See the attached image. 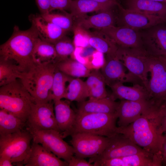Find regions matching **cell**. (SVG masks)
<instances>
[{
	"label": "cell",
	"instance_id": "1",
	"mask_svg": "<svg viewBox=\"0 0 166 166\" xmlns=\"http://www.w3.org/2000/svg\"><path fill=\"white\" fill-rule=\"evenodd\" d=\"M160 106L153 104L127 126L117 127V133L123 134L149 153L155 154L161 152L164 137Z\"/></svg>",
	"mask_w": 166,
	"mask_h": 166
},
{
	"label": "cell",
	"instance_id": "2",
	"mask_svg": "<svg viewBox=\"0 0 166 166\" xmlns=\"http://www.w3.org/2000/svg\"><path fill=\"white\" fill-rule=\"evenodd\" d=\"M39 38L37 32L32 26L24 30L15 26L11 37L0 45V58L13 62L24 73L26 72L35 64L32 53Z\"/></svg>",
	"mask_w": 166,
	"mask_h": 166
},
{
	"label": "cell",
	"instance_id": "3",
	"mask_svg": "<svg viewBox=\"0 0 166 166\" xmlns=\"http://www.w3.org/2000/svg\"><path fill=\"white\" fill-rule=\"evenodd\" d=\"M56 63L35 64L24 73L20 80L35 103L53 101L52 87Z\"/></svg>",
	"mask_w": 166,
	"mask_h": 166
},
{
	"label": "cell",
	"instance_id": "4",
	"mask_svg": "<svg viewBox=\"0 0 166 166\" xmlns=\"http://www.w3.org/2000/svg\"><path fill=\"white\" fill-rule=\"evenodd\" d=\"M34 102L30 94L19 79L0 86V108L27 121Z\"/></svg>",
	"mask_w": 166,
	"mask_h": 166
},
{
	"label": "cell",
	"instance_id": "5",
	"mask_svg": "<svg viewBox=\"0 0 166 166\" xmlns=\"http://www.w3.org/2000/svg\"><path fill=\"white\" fill-rule=\"evenodd\" d=\"M75 124L69 135L85 132L110 138L117 133L116 113H76Z\"/></svg>",
	"mask_w": 166,
	"mask_h": 166
},
{
	"label": "cell",
	"instance_id": "6",
	"mask_svg": "<svg viewBox=\"0 0 166 166\" xmlns=\"http://www.w3.org/2000/svg\"><path fill=\"white\" fill-rule=\"evenodd\" d=\"M33 137L26 128L8 134L0 135V156L9 157L13 163L23 165L30 150Z\"/></svg>",
	"mask_w": 166,
	"mask_h": 166
},
{
	"label": "cell",
	"instance_id": "7",
	"mask_svg": "<svg viewBox=\"0 0 166 166\" xmlns=\"http://www.w3.org/2000/svg\"><path fill=\"white\" fill-rule=\"evenodd\" d=\"M150 78L146 87L149 99L160 106L166 101V62L160 56L149 55Z\"/></svg>",
	"mask_w": 166,
	"mask_h": 166
},
{
	"label": "cell",
	"instance_id": "8",
	"mask_svg": "<svg viewBox=\"0 0 166 166\" xmlns=\"http://www.w3.org/2000/svg\"><path fill=\"white\" fill-rule=\"evenodd\" d=\"M116 57L128 72L142 81L146 88L148 80L149 55L145 50L119 46Z\"/></svg>",
	"mask_w": 166,
	"mask_h": 166
},
{
	"label": "cell",
	"instance_id": "9",
	"mask_svg": "<svg viewBox=\"0 0 166 166\" xmlns=\"http://www.w3.org/2000/svg\"><path fill=\"white\" fill-rule=\"evenodd\" d=\"M33 142L41 144L57 157L69 162L74 154L73 146L63 140L61 132L54 129L32 130Z\"/></svg>",
	"mask_w": 166,
	"mask_h": 166
},
{
	"label": "cell",
	"instance_id": "10",
	"mask_svg": "<svg viewBox=\"0 0 166 166\" xmlns=\"http://www.w3.org/2000/svg\"><path fill=\"white\" fill-rule=\"evenodd\" d=\"M70 142L75 156L92 158L101 155L108 146L110 138L85 132L72 134Z\"/></svg>",
	"mask_w": 166,
	"mask_h": 166
},
{
	"label": "cell",
	"instance_id": "11",
	"mask_svg": "<svg viewBox=\"0 0 166 166\" xmlns=\"http://www.w3.org/2000/svg\"><path fill=\"white\" fill-rule=\"evenodd\" d=\"M26 124V128L28 129H53L60 132L55 117L53 101L33 103Z\"/></svg>",
	"mask_w": 166,
	"mask_h": 166
},
{
	"label": "cell",
	"instance_id": "12",
	"mask_svg": "<svg viewBox=\"0 0 166 166\" xmlns=\"http://www.w3.org/2000/svg\"><path fill=\"white\" fill-rule=\"evenodd\" d=\"M147 152H148L128 138L117 133L110 138L109 143L103 152L98 156L90 158L89 162L94 163L102 160Z\"/></svg>",
	"mask_w": 166,
	"mask_h": 166
},
{
	"label": "cell",
	"instance_id": "13",
	"mask_svg": "<svg viewBox=\"0 0 166 166\" xmlns=\"http://www.w3.org/2000/svg\"><path fill=\"white\" fill-rule=\"evenodd\" d=\"M119 13L118 21L120 26L136 30L147 29L155 25L166 23V17L149 14L144 12L125 9L118 3Z\"/></svg>",
	"mask_w": 166,
	"mask_h": 166
},
{
	"label": "cell",
	"instance_id": "14",
	"mask_svg": "<svg viewBox=\"0 0 166 166\" xmlns=\"http://www.w3.org/2000/svg\"><path fill=\"white\" fill-rule=\"evenodd\" d=\"M139 31L144 49L149 55H166V23Z\"/></svg>",
	"mask_w": 166,
	"mask_h": 166
},
{
	"label": "cell",
	"instance_id": "15",
	"mask_svg": "<svg viewBox=\"0 0 166 166\" xmlns=\"http://www.w3.org/2000/svg\"><path fill=\"white\" fill-rule=\"evenodd\" d=\"M124 67L116 56H106L105 63L101 69L106 85L110 87L118 82H130L143 85L139 78L128 72L126 73Z\"/></svg>",
	"mask_w": 166,
	"mask_h": 166
},
{
	"label": "cell",
	"instance_id": "16",
	"mask_svg": "<svg viewBox=\"0 0 166 166\" xmlns=\"http://www.w3.org/2000/svg\"><path fill=\"white\" fill-rule=\"evenodd\" d=\"M99 30L119 46L144 49L139 30L113 25Z\"/></svg>",
	"mask_w": 166,
	"mask_h": 166
},
{
	"label": "cell",
	"instance_id": "17",
	"mask_svg": "<svg viewBox=\"0 0 166 166\" xmlns=\"http://www.w3.org/2000/svg\"><path fill=\"white\" fill-rule=\"evenodd\" d=\"M153 104V102L149 100L138 101L121 100L117 102L116 111L118 119V127L127 126Z\"/></svg>",
	"mask_w": 166,
	"mask_h": 166
},
{
	"label": "cell",
	"instance_id": "18",
	"mask_svg": "<svg viewBox=\"0 0 166 166\" xmlns=\"http://www.w3.org/2000/svg\"><path fill=\"white\" fill-rule=\"evenodd\" d=\"M25 166H66L68 163L61 160L39 144L33 142L23 162Z\"/></svg>",
	"mask_w": 166,
	"mask_h": 166
},
{
	"label": "cell",
	"instance_id": "19",
	"mask_svg": "<svg viewBox=\"0 0 166 166\" xmlns=\"http://www.w3.org/2000/svg\"><path fill=\"white\" fill-rule=\"evenodd\" d=\"M29 19L39 38L53 44L66 36L68 32L47 21L40 14H31Z\"/></svg>",
	"mask_w": 166,
	"mask_h": 166
},
{
	"label": "cell",
	"instance_id": "20",
	"mask_svg": "<svg viewBox=\"0 0 166 166\" xmlns=\"http://www.w3.org/2000/svg\"><path fill=\"white\" fill-rule=\"evenodd\" d=\"M163 163L161 152L153 154L148 152L109 159L108 166H160Z\"/></svg>",
	"mask_w": 166,
	"mask_h": 166
},
{
	"label": "cell",
	"instance_id": "21",
	"mask_svg": "<svg viewBox=\"0 0 166 166\" xmlns=\"http://www.w3.org/2000/svg\"><path fill=\"white\" fill-rule=\"evenodd\" d=\"M55 117L63 138L69 136L76 121L77 113L69 101L61 99L53 101Z\"/></svg>",
	"mask_w": 166,
	"mask_h": 166
},
{
	"label": "cell",
	"instance_id": "22",
	"mask_svg": "<svg viewBox=\"0 0 166 166\" xmlns=\"http://www.w3.org/2000/svg\"><path fill=\"white\" fill-rule=\"evenodd\" d=\"M110 87L112 93L109 97L114 101L117 99L131 101L149 100L146 89L143 85L139 84L128 86L123 83L118 82Z\"/></svg>",
	"mask_w": 166,
	"mask_h": 166
},
{
	"label": "cell",
	"instance_id": "23",
	"mask_svg": "<svg viewBox=\"0 0 166 166\" xmlns=\"http://www.w3.org/2000/svg\"><path fill=\"white\" fill-rule=\"evenodd\" d=\"M117 102L109 96L99 99H89L78 103L77 113H116Z\"/></svg>",
	"mask_w": 166,
	"mask_h": 166
},
{
	"label": "cell",
	"instance_id": "24",
	"mask_svg": "<svg viewBox=\"0 0 166 166\" xmlns=\"http://www.w3.org/2000/svg\"><path fill=\"white\" fill-rule=\"evenodd\" d=\"M115 18L111 10L100 12L98 14L75 19L74 24L88 30L94 28L100 30L114 25Z\"/></svg>",
	"mask_w": 166,
	"mask_h": 166
},
{
	"label": "cell",
	"instance_id": "25",
	"mask_svg": "<svg viewBox=\"0 0 166 166\" xmlns=\"http://www.w3.org/2000/svg\"><path fill=\"white\" fill-rule=\"evenodd\" d=\"M112 7L91 0H72L69 11L73 19L80 18L86 14L111 10Z\"/></svg>",
	"mask_w": 166,
	"mask_h": 166
},
{
	"label": "cell",
	"instance_id": "26",
	"mask_svg": "<svg viewBox=\"0 0 166 166\" xmlns=\"http://www.w3.org/2000/svg\"><path fill=\"white\" fill-rule=\"evenodd\" d=\"M90 46L106 56H116L119 46L100 31H89Z\"/></svg>",
	"mask_w": 166,
	"mask_h": 166
},
{
	"label": "cell",
	"instance_id": "27",
	"mask_svg": "<svg viewBox=\"0 0 166 166\" xmlns=\"http://www.w3.org/2000/svg\"><path fill=\"white\" fill-rule=\"evenodd\" d=\"M85 81L89 99H99L108 96L105 80L100 69L91 70Z\"/></svg>",
	"mask_w": 166,
	"mask_h": 166
},
{
	"label": "cell",
	"instance_id": "28",
	"mask_svg": "<svg viewBox=\"0 0 166 166\" xmlns=\"http://www.w3.org/2000/svg\"><path fill=\"white\" fill-rule=\"evenodd\" d=\"M32 57L35 64L56 63L57 54L53 44L40 38L35 44Z\"/></svg>",
	"mask_w": 166,
	"mask_h": 166
},
{
	"label": "cell",
	"instance_id": "29",
	"mask_svg": "<svg viewBox=\"0 0 166 166\" xmlns=\"http://www.w3.org/2000/svg\"><path fill=\"white\" fill-rule=\"evenodd\" d=\"M128 9L166 17V2L150 0H128Z\"/></svg>",
	"mask_w": 166,
	"mask_h": 166
},
{
	"label": "cell",
	"instance_id": "30",
	"mask_svg": "<svg viewBox=\"0 0 166 166\" xmlns=\"http://www.w3.org/2000/svg\"><path fill=\"white\" fill-rule=\"evenodd\" d=\"M26 127V122L5 110H0V135L19 132Z\"/></svg>",
	"mask_w": 166,
	"mask_h": 166
},
{
	"label": "cell",
	"instance_id": "31",
	"mask_svg": "<svg viewBox=\"0 0 166 166\" xmlns=\"http://www.w3.org/2000/svg\"><path fill=\"white\" fill-rule=\"evenodd\" d=\"M89 97V92L85 81L80 78L73 77L67 85L64 98L70 101L80 103Z\"/></svg>",
	"mask_w": 166,
	"mask_h": 166
},
{
	"label": "cell",
	"instance_id": "32",
	"mask_svg": "<svg viewBox=\"0 0 166 166\" xmlns=\"http://www.w3.org/2000/svg\"><path fill=\"white\" fill-rule=\"evenodd\" d=\"M57 68L73 78L87 77L91 71L84 65L70 57L56 63Z\"/></svg>",
	"mask_w": 166,
	"mask_h": 166
},
{
	"label": "cell",
	"instance_id": "33",
	"mask_svg": "<svg viewBox=\"0 0 166 166\" xmlns=\"http://www.w3.org/2000/svg\"><path fill=\"white\" fill-rule=\"evenodd\" d=\"M24 72L15 64L0 58V86H2L22 78Z\"/></svg>",
	"mask_w": 166,
	"mask_h": 166
},
{
	"label": "cell",
	"instance_id": "34",
	"mask_svg": "<svg viewBox=\"0 0 166 166\" xmlns=\"http://www.w3.org/2000/svg\"><path fill=\"white\" fill-rule=\"evenodd\" d=\"M73 77L62 72L56 68L52 87V94L53 101L64 98L68 83Z\"/></svg>",
	"mask_w": 166,
	"mask_h": 166
},
{
	"label": "cell",
	"instance_id": "35",
	"mask_svg": "<svg viewBox=\"0 0 166 166\" xmlns=\"http://www.w3.org/2000/svg\"><path fill=\"white\" fill-rule=\"evenodd\" d=\"M40 14L47 21L58 26L67 32L73 30L74 21L70 14L51 11L46 14Z\"/></svg>",
	"mask_w": 166,
	"mask_h": 166
},
{
	"label": "cell",
	"instance_id": "36",
	"mask_svg": "<svg viewBox=\"0 0 166 166\" xmlns=\"http://www.w3.org/2000/svg\"><path fill=\"white\" fill-rule=\"evenodd\" d=\"M53 44L57 54L56 63L70 58L75 48L73 41L66 36Z\"/></svg>",
	"mask_w": 166,
	"mask_h": 166
},
{
	"label": "cell",
	"instance_id": "37",
	"mask_svg": "<svg viewBox=\"0 0 166 166\" xmlns=\"http://www.w3.org/2000/svg\"><path fill=\"white\" fill-rule=\"evenodd\" d=\"M72 30L74 33L73 42L75 47L85 48L90 46L89 42V31H88V30L74 24Z\"/></svg>",
	"mask_w": 166,
	"mask_h": 166
},
{
	"label": "cell",
	"instance_id": "38",
	"mask_svg": "<svg viewBox=\"0 0 166 166\" xmlns=\"http://www.w3.org/2000/svg\"><path fill=\"white\" fill-rule=\"evenodd\" d=\"M104 54L95 50L89 58L86 67L91 71L101 69L105 61Z\"/></svg>",
	"mask_w": 166,
	"mask_h": 166
},
{
	"label": "cell",
	"instance_id": "39",
	"mask_svg": "<svg viewBox=\"0 0 166 166\" xmlns=\"http://www.w3.org/2000/svg\"><path fill=\"white\" fill-rule=\"evenodd\" d=\"M72 0H50L49 12L56 10H69Z\"/></svg>",
	"mask_w": 166,
	"mask_h": 166
},
{
	"label": "cell",
	"instance_id": "40",
	"mask_svg": "<svg viewBox=\"0 0 166 166\" xmlns=\"http://www.w3.org/2000/svg\"><path fill=\"white\" fill-rule=\"evenodd\" d=\"M68 166H94V164H92L86 161L84 158L73 156L68 163Z\"/></svg>",
	"mask_w": 166,
	"mask_h": 166
},
{
	"label": "cell",
	"instance_id": "41",
	"mask_svg": "<svg viewBox=\"0 0 166 166\" xmlns=\"http://www.w3.org/2000/svg\"><path fill=\"white\" fill-rule=\"evenodd\" d=\"M35 0L40 14H45L49 12L50 0Z\"/></svg>",
	"mask_w": 166,
	"mask_h": 166
},
{
	"label": "cell",
	"instance_id": "42",
	"mask_svg": "<svg viewBox=\"0 0 166 166\" xmlns=\"http://www.w3.org/2000/svg\"><path fill=\"white\" fill-rule=\"evenodd\" d=\"M160 106L162 113V127L164 138H166V101Z\"/></svg>",
	"mask_w": 166,
	"mask_h": 166
},
{
	"label": "cell",
	"instance_id": "43",
	"mask_svg": "<svg viewBox=\"0 0 166 166\" xmlns=\"http://www.w3.org/2000/svg\"><path fill=\"white\" fill-rule=\"evenodd\" d=\"M13 165L11 159L9 157L4 155L0 156V166H12Z\"/></svg>",
	"mask_w": 166,
	"mask_h": 166
},
{
	"label": "cell",
	"instance_id": "44",
	"mask_svg": "<svg viewBox=\"0 0 166 166\" xmlns=\"http://www.w3.org/2000/svg\"><path fill=\"white\" fill-rule=\"evenodd\" d=\"M100 3L108 5L111 7L117 6L118 2L116 0H91Z\"/></svg>",
	"mask_w": 166,
	"mask_h": 166
},
{
	"label": "cell",
	"instance_id": "45",
	"mask_svg": "<svg viewBox=\"0 0 166 166\" xmlns=\"http://www.w3.org/2000/svg\"><path fill=\"white\" fill-rule=\"evenodd\" d=\"M161 153L163 163V162L166 159V138H164V140L161 150Z\"/></svg>",
	"mask_w": 166,
	"mask_h": 166
},
{
	"label": "cell",
	"instance_id": "46",
	"mask_svg": "<svg viewBox=\"0 0 166 166\" xmlns=\"http://www.w3.org/2000/svg\"><path fill=\"white\" fill-rule=\"evenodd\" d=\"M152 1H154L158 2H165L164 0H150Z\"/></svg>",
	"mask_w": 166,
	"mask_h": 166
},
{
	"label": "cell",
	"instance_id": "47",
	"mask_svg": "<svg viewBox=\"0 0 166 166\" xmlns=\"http://www.w3.org/2000/svg\"><path fill=\"white\" fill-rule=\"evenodd\" d=\"M163 163L166 164V159L163 162Z\"/></svg>",
	"mask_w": 166,
	"mask_h": 166
},
{
	"label": "cell",
	"instance_id": "48",
	"mask_svg": "<svg viewBox=\"0 0 166 166\" xmlns=\"http://www.w3.org/2000/svg\"><path fill=\"white\" fill-rule=\"evenodd\" d=\"M164 1L166 2V0H164Z\"/></svg>",
	"mask_w": 166,
	"mask_h": 166
}]
</instances>
